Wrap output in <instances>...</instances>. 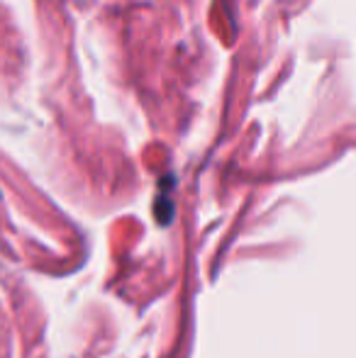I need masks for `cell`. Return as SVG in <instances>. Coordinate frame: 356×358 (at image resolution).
<instances>
[{
    "instance_id": "obj_1",
    "label": "cell",
    "mask_w": 356,
    "mask_h": 358,
    "mask_svg": "<svg viewBox=\"0 0 356 358\" xmlns=\"http://www.w3.org/2000/svg\"><path fill=\"white\" fill-rule=\"evenodd\" d=\"M173 176H166L164 180H159V193H157V210L164 205V213L157 217L159 222H164V224H169L171 222V217H173V203H171V198H169V193L173 190Z\"/></svg>"
}]
</instances>
